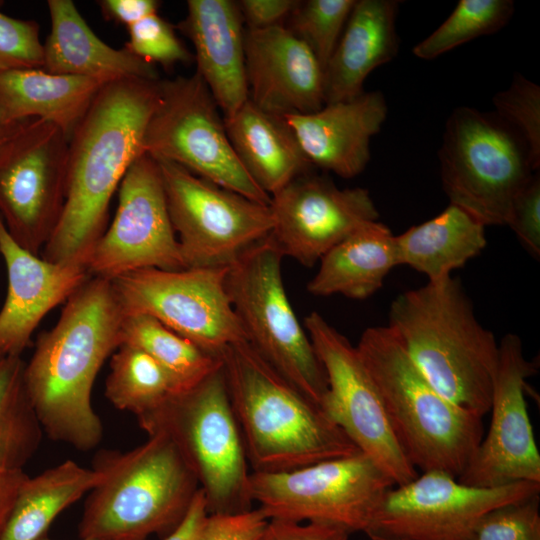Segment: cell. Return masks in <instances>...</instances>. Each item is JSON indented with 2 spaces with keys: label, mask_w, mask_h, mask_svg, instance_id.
Instances as JSON below:
<instances>
[{
  "label": "cell",
  "mask_w": 540,
  "mask_h": 540,
  "mask_svg": "<svg viewBox=\"0 0 540 540\" xmlns=\"http://www.w3.org/2000/svg\"><path fill=\"white\" fill-rule=\"evenodd\" d=\"M271 236L283 256L314 266L336 244L379 212L365 188H338L330 179L307 173L271 196Z\"/></svg>",
  "instance_id": "19"
},
{
  "label": "cell",
  "mask_w": 540,
  "mask_h": 540,
  "mask_svg": "<svg viewBox=\"0 0 540 540\" xmlns=\"http://www.w3.org/2000/svg\"><path fill=\"white\" fill-rule=\"evenodd\" d=\"M40 540H50V539H48V538L45 536V537H43V538L40 539ZM81 540H99V539H89V538H84V539H81Z\"/></svg>",
  "instance_id": "49"
},
{
  "label": "cell",
  "mask_w": 540,
  "mask_h": 540,
  "mask_svg": "<svg viewBox=\"0 0 540 540\" xmlns=\"http://www.w3.org/2000/svg\"><path fill=\"white\" fill-rule=\"evenodd\" d=\"M399 265L442 281L479 255L487 241L485 226L456 205L395 236Z\"/></svg>",
  "instance_id": "29"
},
{
  "label": "cell",
  "mask_w": 540,
  "mask_h": 540,
  "mask_svg": "<svg viewBox=\"0 0 540 540\" xmlns=\"http://www.w3.org/2000/svg\"><path fill=\"white\" fill-rule=\"evenodd\" d=\"M507 225L534 258L540 256V176L535 172L516 196Z\"/></svg>",
  "instance_id": "40"
},
{
  "label": "cell",
  "mask_w": 540,
  "mask_h": 540,
  "mask_svg": "<svg viewBox=\"0 0 540 540\" xmlns=\"http://www.w3.org/2000/svg\"><path fill=\"white\" fill-rule=\"evenodd\" d=\"M4 2L0 0V8L3 6Z\"/></svg>",
  "instance_id": "50"
},
{
  "label": "cell",
  "mask_w": 540,
  "mask_h": 540,
  "mask_svg": "<svg viewBox=\"0 0 540 540\" xmlns=\"http://www.w3.org/2000/svg\"><path fill=\"white\" fill-rule=\"evenodd\" d=\"M525 358L520 337L499 342L490 425L458 481L475 487H498L520 481L540 483V453L525 399L526 380L536 374Z\"/></svg>",
  "instance_id": "18"
},
{
  "label": "cell",
  "mask_w": 540,
  "mask_h": 540,
  "mask_svg": "<svg viewBox=\"0 0 540 540\" xmlns=\"http://www.w3.org/2000/svg\"><path fill=\"white\" fill-rule=\"evenodd\" d=\"M8 288L0 310V355L21 356L41 320L90 277L84 265L50 262L18 244L0 218Z\"/></svg>",
  "instance_id": "21"
},
{
  "label": "cell",
  "mask_w": 540,
  "mask_h": 540,
  "mask_svg": "<svg viewBox=\"0 0 540 540\" xmlns=\"http://www.w3.org/2000/svg\"><path fill=\"white\" fill-rule=\"evenodd\" d=\"M101 474L67 459L34 477L26 476L2 540H40L55 518L88 494Z\"/></svg>",
  "instance_id": "30"
},
{
  "label": "cell",
  "mask_w": 540,
  "mask_h": 540,
  "mask_svg": "<svg viewBox=\"0 0 540 540\" xmlns=\"http://www.w3.org/2000/svg\"><path fill=\"white\" fill-rule=\"evenodd\" d=\"M129 41L125 48L140 59L158 63L165 68L177 63H189L194 56L181 43L174 28L158 13L129 26Z\"/></svg>",
  "instance_id": "37"
},
{
  "label": "cell",
  "mask_w": 540,
  "mask_h": 540,
  "mask_svg": "<svg viewBox=\"0 0 540 540\" xmlns=\"http://www.w3.org/2000/svg\"><path fill=\"white\" fill-rule=\"evenodd\" d=\"M387 112L383 93L371 91L284 119L313 166L353 178L367 166L371 138L380 131Z\"/></svg>",
  "instance_id": "22"
},
{
  "label": "cell",
  "mask_w": 540,
  "mask_h": 540,
  "mask_svg": "<svg viewBox=\"0 0 540 540\" xmlns=\"http://www.w3.org/2000/svg\"><path fill=\"white\" fill-rule=\"evenodd\" d=\"M304 326L326 373L321 409L395 486L414 479L418 472L392 430L356 346L316 311L305 317Z\"/></svg>",
  "instance_id": "14"
},
{
  "label": "cell",
  "mask_w": 540,
  "mask_h": 540,
  "mask_svg": "<svg viewBox=\"0 0 540 540\" xmlns=\"http://www.w3.org/2000/svg\"><path fill=\"white\" fill-rule=\"evenodd\" d=\"M178 392L166 371L144 351L121 344L112 354L105 396L116 409L139 419Z\"/></svg>",
  "instance_id": "33"
},
{
  "label": "cell",
  "mask_w": 540,
  "mask_h": 540,
  "mask_svg": "<svg viewBox=\"0 0 540 540\" xmlns=\"http://www.w3.org/2000/svg\"><path fill=\"white\" fill-rule=\"evenodd\" d=\"M24 367L21 356L0 355V471L23 470L43 434L25 391Z\"/></svg>",
  "instance_id": "32"
},
{
  "label": "cell",
  "mask_w": 540,
  "mask_h": 540,
  "mask_svg": "<svg viewBox=\"0 0 540 540\" xmlns=\"http://www.w3.org/2000/svg\"><path fill=\"white\" fill-rule=\"evenodd\" d=\"M219 356L251 472H286L360 453L247 340L228 345Z\"/></svg>",
  "instance_id": "3"
},
{
  "label": "cell",
  "mask_w": 540,
  "mask_h": 540,
  "mask_svg": "<svg viewBox=\"0 0 540 540\" xmlns=\"http://www.w3.org/2000/svg\"><path fill=\"white\" fill-rule=\"evenodd\" d=\"M209 514L204 493L199 489L182 521L163 540H200Z\"/></svg>",
  "instance_id": "45"
},
{
  "label": "cell",
  "mask_w": 540,
  "mask_h": 540,
  "mask_svg": "<svg viewBox=\"0 0 540 540\" xmlns=\"http://www.w3.org/2000/svg\"><path fill=\"white\" fill-rule=\"evenodd\" d=\"M399 4L397 0L355 1L323 72L325 104L360 96L368 75L396 57Z\"/></svg>",
  "instance_id": "24"
},
{
  "label": "cell",
  "mask_w": 540,
  "mask_h": 540,
  "mask_svg": "<svg viewBox=\"0 0 540 540\" xmlns=\"http://www.w3.org/2000/svg\"><path fill=\"white\" fill-rule=\"evenodd\" d=\"M356 348L411 464L457 478L484 436L483 417L441 395L387 326L367 328Z\"/></svg>",
  "instance_id": "6"
},
{
  "label": "cell",
  "mask_w": 540,
  "mask_h": 540,
  "mask_svg": "<svg viewBox=\"0 0 540 540\" xmlns=\"http://www.w3.org/2000/svg\"><path fill=\"white\" fill-rule=\"evenodd\" d=\"M142 152L258 203H271V196L237 157L224 117L196 71L160 80L159 101L146 127Z\"/></svg>",
  "instance_id": "10"
},
{
  "label": "cell",
  "mask_w": 540,
  "mask_h": 540,
  "mask_svg": "<svg viewBox=\"0 0 540 540\" xmlns=\"http://www.w3.org/2000/svg\"><path fill=\"white\" fill-rule=\"evenodd\" d=\"M540 498L496 507L478 522L470 540H540Z\"/></svg>",
  "instance_id": "38"
},
{
  "label": "cell",
  "mask_w": 540,
  "mask_h": 540,
  "mask_svg": "<svg viewBox=\"0 0 540 540\" xmlns=\"http://www.w3.org/2000/svg\"><path fill=\"white\" fill-rule=\"evenodd\" d=\"M268 519L256 507L232 514H209L200 540H257Z\"/></svg>",
  "instance_id": "41"
},
{
  "label": "cell",
  "mask_w": 540,
  "mask_h": 540,
  "mask_svg": "<svg viewBox=\"0 0 540 540\" xmlns=\"http://www.w3.org/2000/svg\"><path fill=\"white\" fill-rule=\"evenodd\" d=\"M50 33L43 44V70L95 79L105 84L125 79L159 80L155 66L126 48L102 41L71 0H48Z\"/></svg>",
  "instance_id": "25"
},
{
  "label": "cell",
  "mask_w": 540,
  "mask_h": 540,
  "mask_svg": "<svg viewBox=\"0 0 540 540\" xmlns=\"http://www.w3.org/2000/svg\"><path fill=\"white\" fill-rule=\"evenodd\" d=\"M26 121H17L10 118L0 107V148Z\"/></svg>",
  "instance_id": "47"
},
{
  "label": "cell",
  "mask_w": 540,
  "mask_h": 540,
  "mask_svg": "<svg viewBox=\"0 0 540 540\" xmlns=\"http://www.w3.org/2000/svg\"><path fill=\"white\" fill-rule=\"evenodd\" d=\"M356 0L299 1L286 26L312 51L324 69Z\"/></svg>",
  "instance_id": "35"
},
{
  "label": "cell",
  "mask_w": 540,
  "mask_h": 540,
  "mask_svg": "<svg viewBox=\"0 0 540 540\" xmlns=\"http://www.w3.org/2000/svg\"><path fill=\"white\" fill-rule=\"evenodd\" d=\"M170 219L186 268L228 267L274 226L270 205L162 160Z\"/></svg>",
  "instance_id": "12"
},
{
  "label": "cell",
  "mask_w": 540,
  "mask_h": 540,
  "mask_svg": "<svg viewBox=\"0 0 540 540\" xmlns=\"http://www.w3.org/2000/svg\"><path fill=\"white\" fill-rule=\"evenodd\" d=\"M393 486L360 452L286 472H251L249 496L267 519L324 523L365 534Z\"/></svg>",
  "instance_id": "11"
},
{
  "label": "cell",
  "mask_w": 540,
  "mask_h": 540,
  "mask_svg": "<svg viewBox=\"0 0 540 540\" xmlns=\"http://www.w3.org/2000/svg\"><path fill=\"white\" fill-rule=\"evenodd\" d=\"M30 68H43L38 23L0 12V73Z\"/></svg>",
  "instance_id": "39"
},
{
  "label": "cell",
  "mask_w": 540,
  "mask_h": 540,
  "mask_svg": "<svg viewBox=\"0 0 540 540\" xmlns=\"http://www.w3.org/2000/svg\"><path fill=\"white\" fill-rule=\"evenodd\" d=\"M497 114L526 142L540 166V87L516 74L510 86L492 99Z\"/></svg>",
  "instance_id": "36"
},
{
  "label": "cell",
  "mask_w": 540,
  "mask_h": 540,
  "mask_svg": "<svg viewBox=\"0 0 540 540\" xmlns=\"http://www.w3.org/2000/svg\"><path fill=\"white\" fill-rule=\"evenodd\" d=\"M121 344L134 346L154 359L179 392L187 390L221 364L210 354L147 314H124Z\"/></svg>",
  "instance_id": "31"
},
{
  "label": "cell",
  "mask_w": 540,
  "mask_h": 540,
  "mask_svg": "<svg viewBox=\"0 0 540 540\" xmlns=\"http://www.w3.org/2000/svg\"><path fill=\"white\" fill-rule=\"evenodd\" d=\"M98 4L106 19L127 28L157 13L160 6V2L156 0H101Z\"/></svg>",
  "instance_id": "44"
},
{
  "label": "cell",
  "mask_w": 540,
  "mask_h": 540,
  "mask_svg": "<svg viewBox=\"0 0 540 540\" xmlns=\"http://www.w3.org/2000/svg\"><path fill=\"white\" fill-rule=\"evenodd\" d=\"M124 313L110 280L90 277L37 339L24 386L43 432L80 451L97 447L103 425L92 390L106 359L121 345Z\"/></svg>",
  "instance_id": "2"
},
{
  "label": "cell",
  "mask_w": 540,
  "mask_h": 540,
  "mask_svg": "<svg viewBox=\"0 0 540 540\" xmlns=\"http://www.w3.org/2000/svg\"><path fill=\"white\" fill-rule=\"evenodd\" d=\"M514 14L511 0H460L450 16L413 48V54L432 60L475 38L504 28Z\"/></svg>",
  "instance_id": "34"
},
{
  "label": "cell",
  "mask_w": 540,
  "mask_h": 540,
  "mask_svg": "<svg viewBox=\"0 0 540 540\" xmlns=\"http://www.w3.org/2000/svg\"><path fill=\"white\" fill-rule=\"evenodd\" d=\"M350 534L330 524L268 519L257 540H349Z\"/></svg>",
  "instance_id": "42"
},
{
  "label": "cell",
  "mask_w": 540,
  "mask_h": 540,
  "mask_svg": "<svg viewBox=\"0 0 540 540\" xmlns=\"http://www.w3.org/2000/svg\"><path fill=\"white\" fill-rule=\"evenodd\" d=\"M239 10L248 30L282 26L299 1L296 0H241Z\"/></svg>",
  "instance_id": "43"
},
{
  "label": "cell",
  "mask_w": 540,
  "mask_h": 540,
  "mask_svg": "<svg viewBox=\"0 0 540 540\" xmlns=\"http://www.w3.org/2000/svg\"><path fill=\"white\" fill-rule=\"evenodd\" d=\"M178 28L194 47L201 76L223 117L233 115L247 100L244 23L232 0H189Z\"/></svg>",
  "instance_id": "23"
},
{
  "label": "cell",
  "mask_w": 540,
  "mask_h": 540,
  "mask_svg": "<svg viewBox=\"0 0 540 540\" xmlns=\"http://www.w3.org/2000/svg\"><path fill=\"white\" fill-rule=\"evenodd\" d=\"M283 257L269 234L227 267L226 289L248 343L321 408L326 373L287 297Z\"/></svg>",
  "instance_id": "9"
},
{
  "label": "cell",
  "mask_w": 540,
  "mask_h": 540,
  "mask_svg": "<svg viewBox=\"0 0 540 540\" xmlns=\"http://www.w3.org/2000/svg\"><path fill=\"white\" fill-rule=\"evenodd\" d=\"M137 420L148 435L162 433L174 443L196 477L210 514L253 508L251 468L221 364Z\"/></svg>",
  "instance_id": "7"
},
{
  "label": "cell",
  "mask_w": 540,
  "mask_h": 540,
  "mask_svg": "<svg viewBox=\"0 0 540 540\" xmlns=\"http://www.w3.org/2000/svg\"><path fill=\"white\" fill-rule=\"evenodd\" d=\"M450 204L485 227L507 225L512 204L539 171L524 139L494 112L458 107L448 117L438 153Z\"/></svg>",
  "instance_id": "8"
},
{
  "label": "cell",
  "mask_w": 540,
  "mask_h": 540,
  "mask_svg": "<svg viewBox=\"0 0 540 540\" xmlns=\"http://www.w3.org/2000/svg\"><path fill=\"white\" fill-rule=\"evenodd\" d=\"M398 265L395 235L379 221L368 222L320 259L307 290L315 296L340 294L363 300L375 294Z\"/></svg>",
  "instance_id": "27"
},
{
  "label": "cell",
  "mask_w": 540,
  "mask_h": 540,
  "mask_svg": "<svg viewBox=\"0 0 540 540\" xmlns=\"http://www.w3.org/2000/svg\"><path fill=\"white\" fill-rule=\"evenodd\" d=\"M387 327L441 395L481 417L489 412L499 343L477 320L458 279L399 294Z\"/></svg>",
  "instance_id": "4"
},
{
  "label": "cell",
  "mask_w": 540,
  "mask_h": 540,
  "mask_svg": "<svg viewBox=\"0 0 540 540\" xmlns=\"http://www.w3.org/2000/svg\"><path fill=\"white\" fill-rule=\"evenodd\" d=\"M367 537L370 540H410V539L387 536V535H381V534H369V535H367Z\"/></svg>",
  "instance_id": "48"
},
{
  "label": "cell",
  "mask_w": 540,
  "mask_h": 540,
  "mask_svg": "<svg viewBox=\"0 0 540 540\" xmlns=\"http://www.w3.org/2000/svg\"><path fill=\"white\" fill-rule=\"evenodd\" d=\"M539 492L538 482L485 488L463 484L443 471H425L385 493L365 534L410 540H470L486 513Z\"/></svg>",
  "instance_id": "16"
},
{
  "label": "cell",
  "mask_w": 540,
  "mask_h": 540,
  "mask_svg": "<svg viewBox=\"0 0 540 540\" xmlns=\"http://www.w3.org/2000/svg\"><path fill=\"white\" fill-rule=\"evenodd\" d=\"M105 85L86 77L52 74L41 68L0 73V107L12 119H39L69 138Z\"/></svg>",
  "instance_id": "28"
},
{
  "label": "cell",
  "mask_w": 540,
  "mask_h": 540,
  "mask_svg": "<svg viewBox=\"0 0 540 540\" xmlns=\"http://www.w3.org/2000/svg\"><path fill=\"white\" fill-rule=\"evenodd\" d=\"M26 476L23 470L0 471V540L4 536L19 489Z\"/></svg>",
  "instance_id": "46"
},
{
  "label": "cell",
  "mask_w": 540,
  "mask_h": 540,
  "mask_svg": "<svg viewBox=\"0 0 540 540\" xmlns=\"http://www.w3.org/2000/svg\"><path fill=\"white\" fill-rule=\"evenodd\" d=\"M100 482L88 493L78 525L81 539L147 540L168 535L200 489L174 443L148 435L128 450H100L93 459Z\"/></svg>",
  "instance_id": "5"
},
{
  "label": "cell",
  "mask_w": 540,
  "mask_h": 540,
  "mask_svg": "<svg viewBox=\"0 0 540 540\" xmlns=\"http://www.w3.org/2000/svg\"><path fill=\"white\" fill-rule=\"evenodd\" d=\"M118 190L114 219L86 262L91 277L111 281L147 268L185 269L157 161L141 154L126 172Z\"/></svg>",
  "instance_id": "17"
},
{
  "label": "cell",
  "mask_w": 540,
  "mask_h": 540,
  "mask_svg": "<svg viewBox=\"0 0 540 540\" xmlns=\"http://www.w3.org/2000/svg\"><path fill=\"white\" fill-rule=\"evenodd\" d=\"M227 267L147 268L111 280L124 314H147L219 356L247 340L226 289Z\"/></svg>",
  "instance_id": "13"
},
{
  "label": "cell",
  "mask_w": 540,
  "mask_h": 540,
  "mask_svg": "<svg viewBox=\"0 0 540 540\" xmlns=\"http://www.w3.org/2000/svg\"><path fill=\"white\" fill-rule=\"evenodd\" d=\"M224 121L240 162L270 196L295 178L310 173L313 165L284 117L268 113L248 99Z\"/></svg>",
  "instance_id": "26"
},
{
  "label": "cell",
  "mask_w": 540,
  "mask_h": 540,
  "mask_svg": "<svg viewBox=\"0 0 540 540\" xmlns=\"http://www.w3.org/2000/svg\"><path fill=\"white\" fill-rule=\"evenodd\" d=\"M159 95L160 79L119 80L99 90L69 140L64 205L42 249L43 259L86 267L106 230L115 191L143 154L144 133Z\"/></svg>",
  "instance_id": "1"
},
{
  "label": "cell",
  "mask_w": 540,
  "mask_h": 540,
  "mask_svg": "<svg viewBox=\"0 0 540 540\" xmlns=\"http://www.w3.org/2000/svg\"><path fill=\"white\" fill-rule=\"evenodd\" d=\"M69 140L54 124L28 119L0 148V218L37 255L62 213Z\"/></svg>",
  "instance_id": "15"
},
{
  "label": "cell",
  "mask_w": 540,
  "mask_h": 540,
  "mask_svg": "<svg viewBox=\"0 0 540 540\" xmlns=\"http://www.w3.org/2000/svg\"><path fill=\"white\" fill-rule=\"evenodd\" d=\"M244 56L248 99L260 109L285 117L325 105L323 69L286 26L245 29Z\"/></svg>",
  "instance_id": "20"
}]
</instances>
